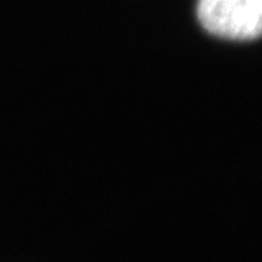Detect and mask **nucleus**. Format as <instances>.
Segmentation results:
<instances>
[{"label": "nucleus", "instance_id": "obj_1", "mask_svg": "<svg viewBox=\"0 0 262 262\" xmlns=\"http://www.w3.org/2000/svg\"><path fill=\"white\" fill-rule=\"evenodd\" d=\"M198 19L211 34L232 39L261 35L262 0H200Z\"/></svg>", "mask_w": 262, "mask_h": 262}]
</instances>
